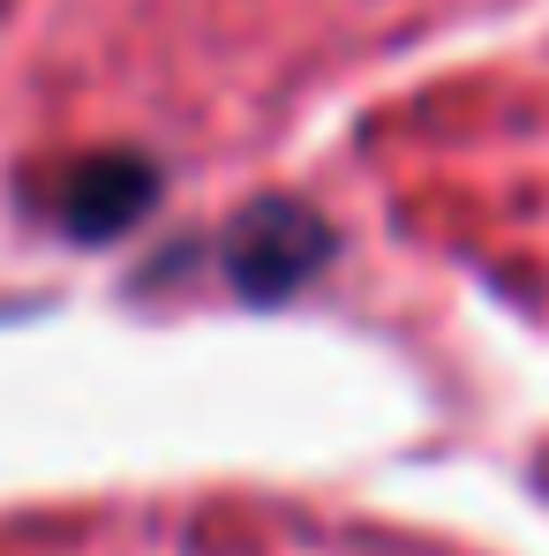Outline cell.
Masks as SVG:
<instances>
[{
  "instance_id": "1",
  "label": "cell",
  "mask_w": 549,
  "mask_h": 556,
  "mask_svg": "<svg viewBox=\"0 0 549 556\" xmlns=\"http://www.w3.org/2000/svg\"><path fill=\"white\" fill-rule=\"evenodd\" d=\"M219 264L241 301H286L332 264V218L301 195H257L219 233Z\"/></svg>"
},
{
  "instance_id": "2",
  "label": "cell",
  "mask_w": 549,
  "mask_h": 556,
  "mask_svg": "<svg viewBox=\"0 0 549 556\" xmlns=\"http://www.w3.org/2000/svg\"><path fill=\"white\" fill-rule=\"evenodd\" d=\"M151 203H159V166L144 159V151H91V159H76L61 188H53V218H61V233H76V241H121L136 218H151Z\"/></svg>"
}]
</instances>
